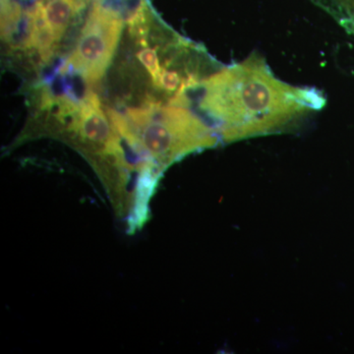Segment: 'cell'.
Wrapping results in <instances>:
<instances>
[{
	"label": "cell",
	"mask_w": 354,
	"mask_h": 354,
	"mask_svg": "<svg viewBox=\"0 0 354 354\" xmlns=\"http://www.w3.org/2000/svg\"><path fill=\"white\" fill-rule=\"evenodd\" d=\"M124 0H94L67 64L88 82L106 73L122 31Z\"/></svg>",
	"instance_id": "obj_3"
},
{
	"label": "cell",
	"mask_w": 354,
	"mask_h": 354,
	"mask_svg": "<svg viewBox=\"0 0 354 354\" xmlns=\"http://www.w3.org/2000/svg\"><path fill=\"white\" fill-rule=\"evenodd\" d=\"M86 0H36L32 3L57 41L86 8Z\"/></svg>",
	"instance_id": "obj_5"
},
{
	"label": "cell",
	"mask_w": 354,
	"mask_h": 354,
	"mask_svg": "<svg viewBox=\"0 0 354 354\" xmlns=\"http://www.w3.org/2000/svg\"><path fill=\"white\" fill-rule=\"evenodd\" d=\"M127 115L147 155L162 165L216 142L208 125L185 106L149 104L128 109Z\"/></svg>",
	"instance_id": "obj_2"
},
{
	"label": "cell",
	"mask_w": 354,
	"mask_h": 354,
	"mask_svg": "<svg viewBox=\"0 0 354 354\" xmlns=\"http://www.w3.org/2000/svg\"><path fill=\"white\" fill-rule=\"evenodd\" d=\"M137 57H138L140 62L143 64V66L145 67L147 71L150 73L153 83H155L160 70L162 69L160 65L157 51L151 48H143L137 53Z\"/></svg>",
	"instance_id": "obj_6"
},
{
	"label": "cell",
	"mask_w": 354,
	"mask_h": 354,
	"mask_svg": "<svg viewBox=\"0 0 354 354\" xmlns=\"http://www.w3.org/2000/svg\"><path fill=\"white\" fill-rule=\"evenodd\" d=\"M197 109L227 139L281 130L325 106L314 88L281 81L258 53L218 70L174 97L171 104Z\"/></svg>",
	"instance_id": "obj_1"
},
{
	"label": "cell",
	"mask_w": 354,
	"mask_h": 354,
	"mask_svg": "<svg viewBox=\"0 0 354 354\" xmlns=\"http://www.w3.org/2000/svg\"><path fill=\"white\" fill-rule=\"evenodd\" d=\"M73 129L81 143L93 152H102L116 160L124 158L118 138L120 134L109 123L102 111L99 97L94 93L88 92L84 97L77 109Z\"/></svg>",
	"instance_id": "obj_4"
}]
</instances>
